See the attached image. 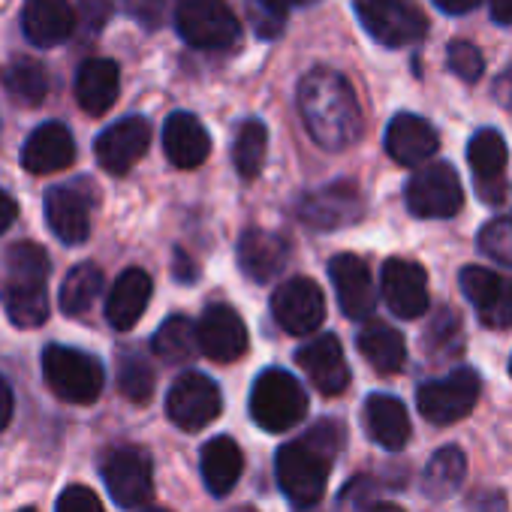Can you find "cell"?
Returning <instances> with one entry per match:
<instances>
[{"label":"cell","instance_id":"obj_1","mask_svg":"<svg viewBox=\"0 0 512 512\" xmlns=\"http://www.w3.org/2000/svg\"><path fill=\"white\" fill-rule=\"evenodd\" d=\"M296 100L311 139L326 151H344L362 136V109L356 91L338 70L317 67L302 76Z\"/></svg>","mask_w":512,"mask_h":512},{"label":"cell","instance_id":"obj_2","mask_svg":"<svg viewBox=\"0 0 512 512\" xmlns=\"http://www.w3.org/2000/svg\"><path fill=\"white\" fill-rule=\"evenodd\" d=\"M341 440L344 428L335 419H326L317 428H311L302 440H293L278 449V485L296 509H311L326 494L332 458L341 449Z\"/></svg>","mask_w":512,"mask_h":512},{"label":"cell","instance_id":"obj_3","mask_svg":"<svg viewBox=\"0 0 512 512\" xmlns=\"http://www.w3.org/2000/svg\"><path fill=\"white\" fill-rule=\"evenodd\" d=\"M308 413V395L302 383L284 371V368H269L256 377L250 389V416L263 431L281 434L299 425Z\"/></svg>","mask_w":512,"mask_h":512},{"label":"cell","instance_id":"obj_4","mask_svg":"<svg viewBox=\"0 0 512 512\" xmlns=\"http://www.w3.org/2000/svg\"><path fill=\"white\" fill-rule=\"evenodd\" d=\"M43 377L67 404H94L106 386V371L97 356L61 344L43 350Z\"/></svg>","mask_w":512,"mask_h":512},{"label":"cell","instance_id":"obj_5","mask_svg":"<svg viewBox=\"0 0 512 512\" xmlns=\"http://www.w3.org/2000/svg\"><path fill=\"white\" fill-rule=\"evenodd\" d=\"M175 28L187 46L202 52H223L241 37V22L226 0H178Z\"/></svg>","mask_w":512,"mask_h":512},{"label":"cell","instance_id":"obj_6","mask_svg":"<svg viewBox=\"0 0 512 512\" xmlns=\"http://www.w3.org/2000/svg\"><path fill=\"white\" fill-rule=\"evenodd\" d=\"M362 28L389 49L413 46L425 37L428 19L416 0H353Z\"/></svg>","mask_w":512,"mask_h":512},{"label":"cell","instance_id":"obj_7","mask_svg":"<svg viewBox=\"0 0 512 512\" xmlns=\"http://www.w3.org/2000/svg\"><path fill=\"white\" fill-rule=\"evenodd\" d=\"M482 392V380L473 368H455L452 374L440 380H428L416 392V407L419 413L434 422V425H452L464 419Z\"/></svg>","mask_w":512,"mask_h":512},{"label":"cell","instance_id":"obj_8","mask_svg":"<svg viewBox=\"0 0 512 512\" xmlns=\"http://www.w3.org/2000/svg\"><path fill=\"white\" fill-rule=\"evenodd\" d=\"M404 202H407L410 214H416L422 220L455 217L464 205L461 178L449 163H431L407 181Z\"/></svg>","mask_w":512,"mask_h":512},{"label":"cell","instance_id":"obj_9","mask_svg":"<svg viewBox=\"0 0 512 512\" xmlns=\"http://www.w3.org/2000/svg\"><path fill=\"white\" fill-rule=\"evenodd\" d=\"M103 482L121 509H136L154 494V461L142 446H118L103 458Z\"/></svg>","mask_w":512,"mask_h":512},{"label":"cell","instance_id":"obj_10","mask_svg":"<svg viewBox=\"0 0 512 512\" xmlns=\"http://www.w3.org/2000/svg\"><path fill=\"white\" fill-rule=\"evenodd\" d=\"M223 410V395L217 383L199 371L181 374L166 395V416L181 431H199L211 425Z\"/></svg>","mask_w":512,"mask_h":512},{"label":"cell","instance_id":"obj_11","mask_svg":"<svg viewBox=\"0 0 512 512\" xmlns=\"http://www.w3.org/2000/svg\"><path fill=\"white\" fill-rule=\"evenodd\" d=\"M461 293L488 329H512V278L482 266H467L458 275Z\"/></svg>","mask_w":512,"mask_h":512},{"label":"cell","instance_id":"obj_12","mask_svg":"<svg viewBox=\"0 0 512 512\" xmlns=\"http://www.w3.org/2000/svg\"><path fill=\"white\" fill-rule=\"evenodd\" d=\"M362 211H365L362 193L350 181H332L326 187H317L299 202L302 223L311 229H320V232L353 226L362 217Z\"/></svg>","mask_w":512,"mask_h":512},{"label":"cell","instance_id":"obj_13","mask_svg":"<svg viewBox=\"0 0 512 512\" xmlns=\"http://www.w3.org/2000/svg\"><path fill=\"white\" fill-rule=\"evenodd\" d=\"M272 314L287 335H314L326 320L323 290L311 278H293L275 290Z\"/></svg>","mask_w":512,"mask_h":512},{"label":"cell","instance_id":"obj_14","mask_svg":"<svg viewBox=\"0 0 512 512\" xmlns=\"http://www.w3.org/2000/svg\"><path fill=\"white\" fill-rule=\"evenodd\" d=\"M148 145H151V124L139 115H130L100 133L94 154L109 175H127L145 157Z\"/></svg>","mask_w":512,"mask_h":512},{"label":"cell","instance_id":"obj_15","mask_svg":"<svg viewBox=\"0 0 512 512\" xmlns=\"http://www.w3.org/2000/svg\"><path fill=\"white\" fill-rule=\"evenodd\" d=\"M467 163L482 202L500 205L506 199V163L509 151L497 130H479L467 145Z\"/></svg>","mask_w":512,"mask_h":512},{"label":"cell","instance_id":"obj_16","mask_svg":"<svg viewBox=\"0 0 512 512\" xmlns=\"http://www.w3.org/2000/svg\"><path fill=\"white\" fill-rule=\"evenodd\" d=\"M329 278L338 293V305L350 320H368L377 308V290L362 256L338 253L329 263Z\"/></svg>","mask_w":512,"mask_h":512},{"label":"cell","instance_id":"obj_17","mask_svg":"<svg viewBox=\"0 0 512 512\" xmlns=\"http://www.w3.org/2000/svg\"><path fill=\"white\" fill-rule=\"evenodd\" d=\"M199 350L211 362H235L247 353V326L229 305H208L196 323Z\"/></svg>","mask_w":512,"mask_h":512},{"label":"cell","instance_id":"obj_18","mask_svg":"<svg viewBox=\"0 0 512 512\" xmlns=\"http://www.w3.org/2000/svg\"><path fill=\"white\" fill-rule=\"evenodd\" d=\"M383 302L401 320H416L428 311V275L419 263L386 260L383 266Z\"/></svg>","mask_w":512,"mask_h":512},{"label":"cell","instance_id":"obj_19","mask_svg":"<svg viewBox=\"0 0 512 512\" xmlns=\"http://www.w3.org/2000/svg\"><path fill=\"white\" fill-rule=\"evenodd\" d=\"M299 368L323 395H341L350 386V365L344 359V347L335 335H317L296 353Z\"/></svg>","mask_w":512,"mask_h":512},{"label":"cell","instance_id":"obj_20","mask_svg":"<svg viewBox=\"0 0 512 512\" xmlns=\"http://www.w3.org/2000/svg\"><path fill=\"white\" fill-rule=\"evenodd\" d=\"M287 260H290V244L278 232L247 229L238 238V269L256 284H269L272 278H278Z\"/></svg>","mask_w":512,"mask_h":512},{"label":"cell","instance_id":"obj_21","mask_svg":"<svg viewBox=\"0 0 512 512\" xmlns=\"http://www.w3.org/2000/svg\"><path fill=\"white\" fill-rule=\"evenodd\" d=\"M383 142H386V154L401 166H419L428 157H434L440 148L437 130L422 115H410V112H401L389 121Z\"/></svg>","mask_w":512,"mask_h":512},{"label":"cell","instance_id":"obj_22","mask_svg":"<svg viewBox=\"0 0 512 512\" xmlns=\"http://www.w3.org/2000/svg\"><path fill=\"white\" fill-rule=\"evenodd\" d=\"M73 160H76V142L61 121L40 124L22 148V166L31 175L64 172L67 166H73Z\"/></svg>","mask_w":512,"mask_h":512},{"label":"cell","instance_id":"obj_23","mask_svg":"<svg viewBox=\"0 0 512 512\" xmlns=\"http://www.w3.org/2000/svg\"><path fill=\"white\" fill-rule=\"evenodd\" d=\"M22 28L37 49H52L76 31V10L70 0H25Z\"/></svg>","mask_w":512,"mask_h":512},{"label":"cell","instance_id":"obj_24","mask_svg":"<svg viewBox=\"0 0 512 512\" xmlns=\"http://www.w3.org/2000/svg\"><path fill=\"white\" fill-rule=\"evenodd\" d=\"M163 151L172 166L196 169L211 154V136L196 115L175 112V115H169V121L163 127Z\"/></svg>","mask_w":512,"mask_h":512},{"label":"cell","instance_id":"obj_25","mask_svg":"<svg viewBox=\"0 0 512 512\" xmlns=\"http://www.w3.org/2000/svg\"><path fill=\"white\" fill-rule=\"evenodd\" d=\"M151 290H154V284H151L148 272L124 269L118 275V281L112 284L109 299H106V320H109V326L118 329V332L133 329L142 320V314H145V308L151 302Z\"/></svg>","mask_w":512,"mask_h":512},{"label":"cell","instance_id":"obj_26","mask_svg":"<svg viewBox=\"0 0 512 512\" xmlns=\"http://www.w3.org/2000/svg\"><path fill=\"white\" fill-rule=\"evenodd\" d=\"M121 91V70L109 58H88L76 76V100L88 115H106Z\"/></svg>","mask_w":512,"mask_h":512},{"label":"cell","instance_id":"obj_27","mask_svg":"<svg viewBox=\"0 0 512 512\" xmlns=\"http://www.w3.org/2000/svg\"><path fill=\"white\" fill-rule=\"evenodd\" d=\"M362 419H365V428H368L371 440L380 443L383 449L398 452V449L407 446V440H410V413L395 395L374 392L365 401Z\"/></svg>","mask_w":512,"mask_h":512},{"label":"cell","instance_id":"obj_28","mask_svg":"<svg viewBox=\"0 0 512 512\" xmlns=\"http://www.w3.org/2000/svg\"><path fill=\"white\" fill-rule=\"evenodd\" d=\"M46 220H49V229L70 247L85 244L91 235L88 202L70 187H52L46 193Z\"/></svg>","mask_w":512,"mask_h":512},{"label":"cell","instance_id":"obj_29","mask_svg":"<svg viewBox=\"0 0 512 512\" xmlns=\"http://www.w3.org/2000/svg\"><path fill=\"white\" fill-rule=\"evenodd\" d=\"M202 482L214 497H223L235 488L241 470H244V455L232 437H214L202 446Z\"/></svg>","mask_w":512,"mask_h":512},{"label":"cell","instance_id":"obj_30","mask_svg":"<svg viewBox=\"0 0 512 512\" xmlns=\"http://www.w3.org/2000/svg\"><path fill=\"white\" fill-rule=\"evenodd\" d=\"M359 353L368 359V365L377 374H398L407 359V344H404L401 332L374 323L359 335Z\"/></svg>","mask_w":512,"mask_h":512},{"label":"cell","instance_id":"obj_31","mask_svg":"<svg viewBox=\"0 0 512 512\" xmlns=\"http://www.w3.org/2000/svg\"><path fill=\"white\" fill-rule=\"evenodd\" d=\"M4 311L13 326L37 329L49 320V293L46 284H4Z\"/></svg>","mask_w":512,"mask_h":512},{"label":"cell","instance_id":"obj_32","mask_svg":"<svg viewBox=\"0 0 512 512\" xmlns=\"http://www.w3.org/2000/svg\"><path fill=\"white\" fill-rule=\"evenodd\" d=\"M151 350L169 362V365H184L190 362L199 350V332H196V323L184 314H175L169 317L157 332H154V341H151Z\"/></svg>","mask_w":512,"mask_h":512},{"label":"cell","instance_id":"obj_33","mask_svg":"<svg viewBox=\"0 0 512 512\" xmlns=\"http://www.w3.org/2000/svg\"><path fill=\"white\" fill-rule=\"evenodd\" d=\"M464 473H467V458L458 446H443L431 455L428 467H425V476H422V488L428 497L434 500H446L452 497L461 482H464Z\"/></svg>","mask_w":512,"mask_h":512},{"label":"cell","instance_id":"obj_34","mask_svg":"<svg viewBox=\"0 0 512 512\" xmlns=\"http://www.w3.org/2000/svg\"><path fill=\"white\" fill-rule=\"evenodd\" d=\"M0 82H4L7 94L13 100H19L22 106H40L49 94V76L46 67L34 58H16L4 67L0 73Z\"/></svg>","mask_w":512,"mask_h":512},{"label":"cell","instance_id":"obj_35","mask_svg":"<svg viewBox=\"0 0 512 512\" xmlns=\"http://www.w3.org/2000/svg\"><path fill=\"white\" fill-rule=\"evenodd\" d=\"M266 151H269V130L263 121H244L235 133V142H232V163H235V172L244 178V181H253L256 175L263 172V163H266Z\"/></svg>","mask_w":512,"mask_h":512},{"label":"cell","instance_id":"obj_36","mask_svg":"<svg viewBox=\"0 0 512 512\" xmlns=\"http://www.w3.org/2000/svg\"><path fill=\"white\" fill-rule=\"evenodd\" d=\"M103 293V272L94 263H79L70 269L61 287V311L67 317H82L91 311L97 296Z\"/></svg>","mask_w":512,"mask_h":512},{"label":"cell","instance_id":"obj_37","mask_svg":"<svg viewBox=\"0 0 512 512\" xmlns=\"http://www.w3.org/2000/svg\"><path fill=\"white\" fill-rule=\"evenodd\" d=\"M49 269V253L37 241H19L4 256V284H46Z\"/></svg>","mask_w":512,"mask_h":512},{"label":"cell","instance_id":"obj_38","mask_svg":"<svg viewBox=\"0 0 512 512\" xmlns=\"http://www.w3.org/2000/svg\"><path fill=\"white\" fill-rule=\"evenodd\" d=\"M154 383H157L154 368H151L142 356L127 353V356L121 359V368H118V389H121L130 401L145 404V401L154 395Z\"/></svg>","mask_w":512,"mask_h":512},{"label":"cell","instance_id":"obj_39","mask_svg":"<svg viewBox=\"0 0 512 512\" xmlns=\"http://www.w3.org/2000/svg\"><path fill=\"white\" fill-rule=\"evenodd\" d=\"M479 250L485 256H491L494 263L512 269V220L500 217V220L485 223L479 229Z\"/></svg>","mask_w":512,"mask_h":512},{"label":"cell","instance_id":"obj_40","mask_svg":"<svg viewBox=\"0 0 512 512\" xmlns=\"http://www.w3.org/2000/svg\"><path fill=\"white\" fill-rule=\"evenodd\" d=\"M253 4V22L260 37H278L290 7H296V0H250Z\"/></svg>","mask_w":512,"mask_h":512},{"label":"cell","instance_id":"obj_41","mask_svg":"<svg viewBox=\"0 0 512 512\" xmlns=\"http://www.w3.org/2000/svg\"><path fill=\"white\" fill-rule=\"evenodd\" d=\"M446 64H449V70H452L458 79H464V82H479V76L485 73V58H482V52H479L473 43H461V40H455V43L449 46Z\"/></svg>","mask_w":512,"mask_h":512},{"label":"cell","instance_id":"obj_42","mask_svg":"<svg viewBox=\"0 0 512 512\" xmlns=\"http://www.w3.org/2000/svg\"><path fill=\"white\" fill-rule=\"evenodd\" d=\"M55 512H106V509L88 485H67L55 503Z\"/></svg>","mask_w":512,"mask_h":512},{"label":"cell","instance_id":"obj_43","mask_svg":"<svg viewBox=\"0 0 512 512\" xmlns=\"http://www.w3.org/2000/svg\"><path fill=\"white\" fill-rule=\"evenodd\" d=\"M112 7H109V0H82V7H79V16H82V25L91 28V31H100L109 19Z\"/></svg>","mask_w":512,"mask_h":512},{"label":"cell","instance_id":"obj_44","mask_svg":"<svg viewBox=\"0 0 512 512\" xmlns=\"http://www.w3.org/2000/svg\"><path fill=\"white\" fill-rule=\"evenodd\" d=\"M13 413H16V398H13V389L10 383L0 377V431H4L10 422H13Z\"/></svg>","mask_w":512,"mask_h":512},{"label":"cell","instance_id":"obj_45","mask_svg":"<svg viewBox=\"0 0 512 512\" xmlns=\"http://www.w3.org/2000/svg\"><path fill=\"white\" fill-rule=\"evenodd\" d=\"M19 217V205H16V199L0 187V235H4L10 226H13V220Z\"/></svg>","mask_w":512,"mask_h":512},{"label":"cell","instance_id":"obj_46","mask_svg":"<svg viewBox=\"0 0 512 512\" xmlns=\"http://www.w3.org/2000/svg\"><path fill=\"white\" fill-rule=\"evenodd\" d=\"M434 4L446 16H464V13H473L482 4V0H434Z\"/></svg>","mask_w":512,"mask_h":512},{"label":"cell","instance_id":"obj_47","mask_svg":"<svg viewBox=\"0 0 512 512\" xmlns=\"http://www.w3.org/2000/svg\"><path fill=\"white\" fill-rule=\"evenodd\" d=\"M476 512H506V503L500 494H479L476 503H473Z\"/></svg>","mask_w":512,"mask_h":512},{"label":"cell","instance_id":"obj_48","mask_svg":"<svg viewBox=\"0 0 512 512\" xmlns=\"http://www.w3.org/2000/svg\"><path fill=\"white\" fill-rule=\"evenodd\" d=\"M491 19L497 25H512V0H491Z\"/></svg>","mask_w":512,"mask_h":512},{"label":"cell","instance_id":"obj_49","mask_svg":"<svg viewBox=\"0 0 512 512\" xmlns=\"http://www.w3.org/2000/svg\"><path fill=\"white\" fill-rule=\"evenodd\" d=\"M494 94H497V100H500L503 106H512V70H506V73L500 76Z\"/></svg>","mask_w":512,"mask_h":512},{"label":"cell","instance_id":"obj_50","mask_svg":"<svg viewBox=\"0 0 512 512\" xmlns=\"http://www.w3.org/2000/svg\"><path fill=\"white\" fill-rule=\"evenodd\" d=\"M368 512H404V509L395 506V503H377V506H371Z\"/></svg>","mask_w":512,"mask_h":512},{"label":"cell","instance_id":"obj_51","mask_svg":"<svg viewBox=\"0 0 512 512\" xmlns=\"http://www.w3.org/2000/svg\"><path fill=\"white\" fill-rule=\"evenodd\" d=\"M311 4H317V0H296V7H311Z\"/></svg>","mask_w":512,"mask_h":512},{"label":"cell","instance_id":"obj_52","mask_svg":"<svg viewBox=\"0 0 512 512\" xmlns=\"http://www.w3.org/2000/svg\"><path fill=\"white\" fill-rule=\"evenodd\" d=\"M142 512H169V509H163V506H148V509H142Z\"/></svg>","mask_w":512,"mask_h":512},{"label":"cell","instance_id":"obj_53","mask_svg":"<svg viewBox=\"0 0 512 512\" xmlns=\"http://www.w3.org/2000/svg\"><path fill=\"white\" fill-rule=\"evenodd\" d=\"M19 512H37V509H19Z\"/></svg>","mask_w":512,"mask_h":512},{"label":"cell","instance_id":"obj_54","mask_svg":"<svg viewBox=\"0 0 512 512\" xmlns=\"http://www.w3.org/2000/svg\"><path fill=\"white\" fill-rule=\"evenodd\" d=\"M509 374H512V359H509Z\"/></svg>","mask_w":512,"mask_h":512},{"label":"cell","instance_id":"obj_55","mask_svg":"<svg viewBox=\"0 0 512 512\" xmlns=\"http://www.w3.org/2000/svg\"><path fill=\"white\" fill-rule=\"evenodd\" d=\"M244 512H253V509H244Z\"/></svg>","mask_w":512,"mask_h":512}]
</instances>
